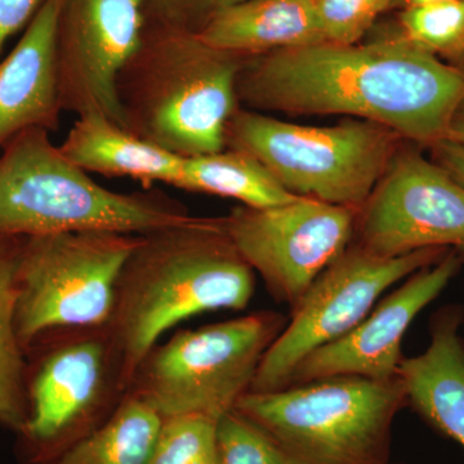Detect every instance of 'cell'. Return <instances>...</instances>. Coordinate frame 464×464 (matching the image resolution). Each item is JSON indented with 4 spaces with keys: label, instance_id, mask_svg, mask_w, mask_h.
<instances>
[{
    "label": "cell",
    "instance_id": "cell-23",
    "mask_svg": "<svg viewBox=\"0 0 464 464\" xmlns=\"http://www.w3.org/2000/svg\"><path fill=\"white\" fill-rule=\"evenodd\" d=\"M217 422L198 414L163 418L148 464H218Z\"/></svg>",
    "mask_w": 464,
    "mask_h": 464
},
{
    "label": "cell",
    "instance_id": "cell-31",
    "mask_svg": "<svg viewBox=\"0 0 464 464\" xmlns=\"http://www.w3.org/2000/svg\"><path fill=\"white\" fill-rule=\"evenodd\" d=\"M389 464H404V463H389Z\"/></svg>",
    "mask_w": 464,
    "mask_h": 464
},
{
    "label": "cell",
    "instance_id": "cell-25",
    "mask_svg": "<svg viewBox=\"0 0 464 464\" xmlns=\"http://www.w3.org/2000/svg\"><path fill=\"white\" fill-rule=\"evenodd\" d=\"M395 0H315L325 41L357 44Z\"/></svg>",
    "mask_w": 464,
    "mask_h": 464
},
{
    "label": "cell",
    "instance_id": "cell-12",
    "mask_svg": "<svg viewBox=\"0 0 464 464\" xmlns=\"http://www.w3.org/2000/svg\"><path fill=\"white\" fill-rule=\"evenodd\" d=\"M353 241L381 258L427 248L464 250V186L401 145L360 209Z\"/></svg>",
    "mask_w": 464,
    "mask_h": 464
},
{
    "label": "cell",
    "instance_id": "cell-20",
    "mask_svg": "<svg viewBox=\"0 0 464 464\" xmlns=\"http://www.w3.org/2000/svg\"><path fill=\"white\" fill-rule=\"evenodd\" d=\"M163 418L128 391L101 426L52 464H148Z\"/></svg>",
    "mask_w": 464,
    "mask_h": 464
},
{
    "label": "cell",
    "instance_id": "cell-10",
    "mask_svg": "<svg viewBox=\"0 0 464 464\" xmlns=\"http://www.w3.org/2000/svg\"><path fill=\"white\" fill-rule=\"evenodd\" d=\"M449 250L427 248L381 258L353 241L292 307L289 324L266 351L250 392L285 389L295 368L317 348L353 331L384 290L436 264Z\"/></svg>",
    "mask_w": 464,
    "mask_h": 464
},
{
    "label": "cell",
    "instance_id": "cell-15",
    "mask_svg": "<svg viewBox=\"0 0 464 464\" xmlns=\"http://www.w3.org/2000/svg\"><path fill=\"white\" fill-rule=\"evenodd\" d=\"M63 2L45 0L14 50L0 60V152L27 130L52 133L60 127L56 34Z\"/></svg>",
    "mask_w": 464,
    "mask_h": 464
},
{
    "label": "cell",
    "instance_id": "cell-17",
    "mask_svg": "<svg viewBox=\"0 0 464 464\" xmlns=\"http://www.w3.org/2000/svg\"><path fill=\"white\" fill-rule=\"evenodd\" d=\"M195 34L216 50L246 57L326 42L315 0H244Z\"/></svg>",
    "mask_w": 464,
    "mask_h": 464
},
{
    "label": "cell",
    "instance_id": "cell-9",
    "mask_svg": "<svg viewBox=\"0 0 464 464\" xmlns=\"http://www.w3.org/2000/svg\"><path fill=\"white\" fill-rule=\"evenodd\" d=\"M140 237L93 230L26 237L14 307L24 351L43 333L108 325L119 276Z\"/></svg>",
    "mask_w": 464,
    "mask_h": 464
},
{
    "label": "cell",
    "instance_id": "cell-5",
    "mask_svg": "<svg viewBox=\"0 0 464 464\" xmlns=\"http://www.w3.org/2000/svg\"><path fill=\"white\" fill-rule=\"evenodd\" d=\"M406 405L399 377L335 375L249 391L235 411L267 433L290 464H389L393 420Z\"/></svg>",
    "mask_w": 464,
    "mask_h": 464
},
{
    "label": "cell",
    "instance_id": "cell-4",
    "mask_svg": "<svg viewBox=\"0 0 464 464\" xmlns=\"http://www.w3.org/2000/svg\"><path fill=\"white\" fill-rule=\"evenodd\" d=\"M41 128L18 134L0 152V235L72 231L146 235L192 218L160 191L118 192L72 164Z\"/></svg>",
    "mask_w": 464,
    "mask_h": 464
},
{
    "label": "cell",
    "instance_id": "cell-8",
    "mask_svg": "<svg viewBox=\"0 0 464 464\" xmlns=\"http://www.w3.org/2000/svg\"><path fill=\"white\" fill-rule=\"evenodd\" d=\"M285 323L280 314L258 311L176 333L150 350L128 391L161 418L198 414L218 420L249 392Z\"/></svg>",
    "mask_w": 464,
    "mask_h": 464
},
{
    "label": "cell",
    "instance_id": "cell-11",
    "mask_svg": "<svg viewBox=\"0 0 464 464\" xmlns=\"http://www.w3.org/2000/svg\"><path fill=\"white\" fill-rule=\"evenodd\" d=\"M360 209L310 198L222 217L232 244L279 304L295 306L355 239Z\"/></svg>",
    "mask_w": 464,
    "mask_h": 464
},
{
    "label": "cell",
    "instance_id": "cell-27",
    "mask_svg": "<svg viewBox=\"0 0 464 464\" xmlns=\"http://www.w3.org/2000/svg\"><path fill=\"white\" fill-rule=\"evenodd\" d=\"M45 0H0V60L12 36L26 29Z\"/></svg>",
    "mask_w": 464,
    "mask_h": 464
},
{
    "label": "cell",
    "instance_id": "cell-26",
    "mask_svg": "<svg viewBox=\"0 0 464 464\" xmlns=\"http://www.w3.org/2000/svg\"><path fill=\"white\" fill-rule=\"evenodd\" d=\"M244 0H148L146 24L198 33L218 12Z\"/></svg>",
    "mask_w": 464,
    "mask_h": 464
},
{
    "label": "cell",
    "instance_id": "cell-19",
    "mask_svg": "<svg viewBox=\"0 0 464 464\" xmlns=\"http://www.w3.org/2000/svg\"><path fill=\"white\" fill-rule=\"evenodd\" d=\"M174 188L239 200L250 208L282 206L298 198L286 191L258 159L227 148L183 159Z\"/></svg>",
    "mask_w": 464,
    "mask_h": 464
},
{
    "label": "cell",
    "instance_id": "cell-29",
    "mask_svg": "<svg viewBox=\"0 0 464 464\" xmlns=\"http://www.w3.org/2000/svg\"><path fill=\"white\" fill-rule=\"evenodd\" d=\"M447 139L464 145V99L451 119Z\"/></svg>",
    "mask_w": 464,
    "mask_h": 464
},
{
    "label": "cell",
    "instance_id": "cell-3",
    "mask_svg": "<svg viewBox=\"0 0 464 464\" xmlns=\"http://www.w3.org/2000/svg\"><path fill=\"white\" fill-rule=\"evenodd\" d=\"M246 56L216 50L198 34L146 24L116 82L125 130L181 158L225 149L226 125L240 108Z\"/></svg>",
    "mask_w": 464,
    "mask_h": 464
},
{
    "label": "cell",
    "instance_id": "cell-28",
    "mask_svg": "<svg viewBox=\"0 0 464 464\" xmlns=\"http://www.w3.org/2000/svg\"><path fill=\"white\" fill-rule=\"evenodd\" d=\"M433 158L439 166L450 173L464 186V145L463 143L441 140L431 146Z\"/></svg>",
    "mask_w": 464,
    "mask_h": 464
},
{
    "label": "cell",
    "instance_id": "cell-16",
    "mask_svg": "<svg viewBox=\"0 0 464 464\" xmlns=\"http://www.w3.org/2000/svg\"><path fill=\"white\" fill-rule=\"evenodd\" d=\"M463 311L442 308L432 323L431 342L420 355L404 357L398 377L411 406L436 431L464 450Z\"/></svg>",
    "mask_w": 464,
    "mask_h": 464
},
{
    "label": "cell",
    "instance_id": "cell-14",
    "mask_svg": "<svg viewBox=\"0 0 464 464\" xmlns=\"http://www.w3.org/2000/svg\"><path fill=\"white\" fill-rule=\"evenodd\" d=\"M462 266L459 250L450 249L436 264L411 275L353 331L310 353L295 368L288 386L335 375L377 381L398 377L404 359L401 346L406 331L418 314L441 295Z\"/></svg>",
    "mask_w": 464,
    "mask_h": 464
},
{
    "label": "cell",
    "instance_id": "cell-24",
    "mask_svg": "<svg viewBox=\"0 0 464 464\" xmlns=\"http://www.w3.org/2000/svg\"><path fill=\"white\" fill-rule=\"evenodd\" d=\"M217 448L218 464H290L274 440L235 409L217 422Z\"/></svg>",
    "mask_w": 464,
    "mask_h": 464
},
{
    "label": "cell",
    "instance_id": "cell-21",
    "mask_svg": "<svg viewBox=\"0 0 464 464\" xmlns=\"http://www.w3.org/2000/svg\"><path fill=\"white\" fill-rule=\"evenodd\" d=\"M25 241L0 235V424L17 435L27 422L26 356L14 324L17 268Z\"/></svg>",
    "mask_w": 464,
    "mask_h": 464
},
{
    "label": "cell",
    "instance_id": "cell-13",
    "mask_svg": "<svg viewBox=\"0 0 464 464\" xmlns=\"http://www.w3.org/2000/svg\"><path fill=\"white\" fill-rule=\"evenodd\" d=\"M148 0H63L56 65L63 112H99L123 124L119 72L141 43Z\"/></svg>",
    "mask_w": 464,
    "mask_h": 464
},
{
    "label": "cell",
    "instance_id": "cell-30",
    "mask_svg": "<svg viewBox=\"0 0 464 464\" xmlns=\"http://www.w3.org/2000/svg\"><path fill=\"white\" fill-rule=\"evenodd\" d=\"M450 2V0H395L392 9H404L424 7V5H438V3Z\"/></svg>",
    "mask_w": 464,
    "mask_h": 464
},
{
    "label": "cell",
    "instance_id": "cell-6",
    "mask_svg": "<svg viewBox=\"0 0 464 464\" xmlns=\"http://www.w3.org/2000/svg\"><path fill=\"white\" fill-rule=\"evenodd\" d=\"M402 141L390 128L364 119L311 127L241 106L225 132V148L258 159L290 194L356 209L369 199Z\"/></svg>",
    "mask_w": 464,
    "mask_h": 464
},
{
    "label": "cell",
    "instance_id": "cell-7",
    "mask_svg": "<svg viewBox=\"0 0 464 464\" xmlns=\"http://www.w3.org/2000/svg\"><path fill=\"white\" fill-rule=\"evenodd\" d=\"M27 464H52L121 404L123 364L109 326L43 333L26 348Z\"/></svg>",
    "mask_w": 464,
    "mask_h": 464
},
{
    "label": "cell",
    "instance_id": "cell-1",
    "mask_svg": "<svg viewBox=\"0 0 464 464\" xmlns=\"http://www.w3.org/2000/svg\"><path fill=\"white\" fill-rule=\"evenodd\" d=\"M237 94L244 109L347 115L431 148L464 99V70L395 39L325 42L246 57Z\"/></svg>",
    "mask_w": 464,
    "mask_h": 464
},
{
    "label": "cell",
    "instance_id": "cell-18",
    "mask_svg": "<svg viewBox=\"0 0 464 464\" xmlns=\"http://www.w3.org/2000/svg\"><path fill=\"white\" fill-rule=\"evenodd\" d=\"M60 149L84 172L132 179L141 182L145 190L155 183L174 188L185 159L146 141L99 112L79 115Z\"/></svg>",
    "mask_w": 464,
    "mask_h": 464
},
{
    "label": "cell",
    "instance_id": "cell-2",
    "mask_svg": "<svg viewBox=\"0 0 464 464\" xmlns=\"http://www.w3.org/2000/svg\"><path fill=\"white\" fill-rule=\"evenodd\" d=\"M255 292L222 217H192L141 235L125 262L108 324L121 357L125 386L161 335L200 314L243 310Z\"/></svg>",
    "mask_w": 464,
    "mask_h": 464
},
{
    "label": "cell",
    "instance_id": "cell-22",
    "mask_svg": "<svg viewBox=\"0 0 464 464\" xmlns=\"http://www.w3.org/2000/svg\"><path fill=\"white\" fill-rule=\"evenodd\" d=\"M464 70V0L399 11L393 35Z\"/></svg>",
    "mask_w": 464,
    "mask_h": 464
}]
</instances>
